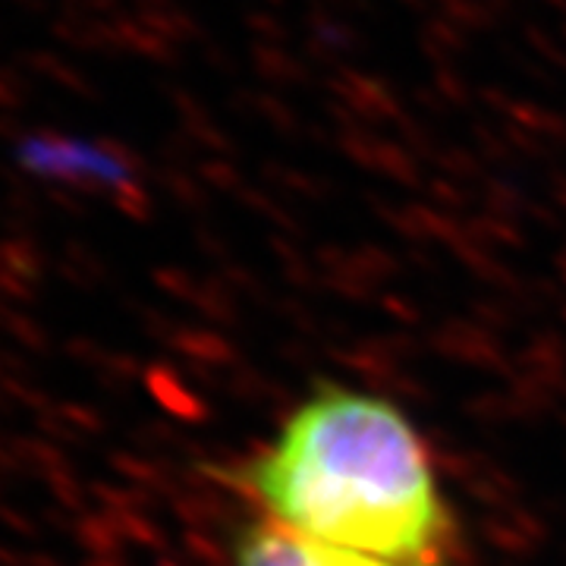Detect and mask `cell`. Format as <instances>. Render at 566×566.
<instances>
[{"instance_id":"obj_1","label":"cell","mask_w":566,"mask_h":566,"mask_svg":"<svg viewBox=\"0 0 566 566\" xmlns=\"http://www.w3.org/2000/svg\"><path fill=\"white\" fill-rule=\"evenodd\" d=\"M264 520L397 566H438L453 510L431 450L387 397L324 385L243 465Z\"/></svg>"},{"instance_id":"obj_3","label":"cell","mask_w":566,"mask_h":566,"mask_svg":"<svg viewBox=\"0 0 566 566\" xmlns=\"http://www.w3.org/2000/svg\"><path fill=\"white\" fill-rule=\"evenodd\" d=\"M35 164L54 167V170H61V174H88V177H92V174H111V167H114L104 155L92 151V148H66V151H63V145H57V148H51L48 155L35 158ZM114 170H117V167H114Z\"/></svg>"},{"instance_id":"obj_2","label":"cell","mask_w":566,"mask_h":566,"mask_svg":"<svg viewBox=\"0 0 566 566\" xmlns=\"http://www.w3.org/2000/svg\"><path fill=\"white\" fill-rule=\"evenodd\" d=\"M233 566H397L346 547L305 538L274 520H255L233 545Z\"/></svg>"}]
</instances>
